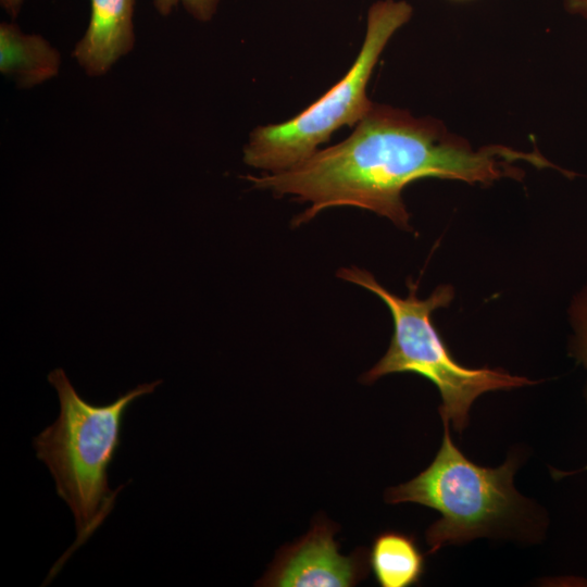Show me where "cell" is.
<instances>
[{
  "label": "cell",
  "mask_w": 587,
  "mask_h": 587,
  "mask_svg": "<svg viewBox=\"0 0 587 587\" xmlns=\"http://www.w3.org/2000/svg\"><path fill=\"white\" fill-rule=\"evenodd\" d=\"M24 1L25 0H0V4L11 18H15L21 12Z\"/></svg>",
  "instance_id": "13"
},
{
  "label": "cell",
  "mask_w": 587,
  "mask_h": 587,
  "mask_svg": "<svg viewBox=\"0 0 587 587\" xmlns=\"http://www.w3.org/2000/svg\"><path fill=\"white\" fill-rule=\"evenodd\" d=\"M413 15L405 0H377L367 10L365 36L348 72L291 118L257 126L243 147V162L262 172L287 171L310 158L342 126L354 127L372 109L367 85L391 37Z\"/></svg>",
  "instance_id": "4"
},
{
  "label": "cell",
  "mask_w": 587,
  "mask_h": 587,
  "mask_svg": "<svg viewBox=\"0 0 587 587\" xmlns=\"http://www.w3.org/2000/svg\"><path fill=\"white\" fill-rule=\"evenodd\" d=\"M570 314L575 332L573 352L587 367V285L575 296Z\"/></svg>",
  "instance_id": "10"
},
{
  "label": "cell",
  "mask_w": 587,
  "mask_h": 587,
  "mask_svg": "<svg viewBox=\"0 0 587 587\" xmlns=\"http://www.w3.org/2000/svg\"><path fill=\"white\" fill-rule=\"evenodd\" d=\"M567 13L587 20V0H563Z\"/></svg>",
  "instance_id": "12"
},
{
  "label": "cell",
  "mask_w": 587,
  "mask_h": 587,
  "mask_svg": "<svg viewBox=\"0 0 587 587\" xmlns=\"http://www.w3.org/2000/svg\"><path fill=\"white\" fill-rule=\"evenodd\" d=\"M452 1H466V0H452Z\"/></svg>",
  "instance_id": "14"
},
{
  "label": "cell",
  "mask_w": 587,
  "mask_h": 587,
  "mask_svg": "<svg viewBox=\"0 0 587 587\" xmlns=\"http://www.w3.org/2000/svg\"><path fill=\"white\" fill-rule=\"evenodd\" d=\"M335 526L316 523L299 541L277 555L260 585L275 587H349L365 574V557L339 553Z\"/></svg>",
  "instance_id": "6"
},
{
  "label": "cell",
  "mask_w": 587,
  "mask_h": 587,
  "mask_svg": "<svg viewBox=\"0 0 587 587\" xmlns=\"http://www.w3.org/2000/svg\"><path fill=\"white\" fill-rule=\"evenodd\" d=\"M48 380L57 390L60 414L33 438V446L52 475L58 496L70 507L76 527V539L50 571L51 578L113 510L124 485L112 489L108 470L121 445L123 417L136 399L152 394L162 380L140 384L104 405L83 399L62 369L51 371Z\"/></svg>",
  "instance_id": "2"
},
{
  "label": "cell",
  "mask_w": 587,
  "mask_h": 587,
  "mask_svg": "<svg viewBox=\"0 0 587 587\" xmlns=\"http://www.w3.org/2000/svg\"><path fill=\"white\" fill-rule=\"evenodd\" d=\"M370 562L383 587L414 585L424 573V555L415 540L398 532H385L375 538Z\"/></svg>",
  "instance_id": "9"
},
{
  "label": "cell",
  "mask_w": 587,
  "mask_h": 587,
  "mask_svg": "<svg viewBox=\"0 0 587 587\" xmlns=\"http://www.w3.org/2000/svg\"><path fill=\"white\" fill-rule=\"evenodd\" d=\"M61 57L42 36L25 34L14 23L0 24V72L21 88H32L59 73Z\"/></svg>",
  "instance_id": "8"
},
{
  "label": "cell",
  "mask_w": 587,
  "mask_h": 587,
  "mask_svg": "<svg viewBox=\"0 0 587 587\" xmlns=\"http://www.w3.org/2000/svg\"><path fill=\"white\" fill-rule=\"evenodd\" d=\"M441 446L428 467L413 479L386 491L389 503L413 502L438 511L441 517L426 532L429 553L487 534L516 509L513 487L516 461L483 467L469 460L453 444L444 421Z\"/></svg>",
  "instance_id": "5"
},
{
  "label": "cell",
  "mask_w": 587,
  "mask_h": 587,
  "mask_svg": "<svg viewBox=\"0 0 587 587\" xmlns=\"http://www.w3.org/2000/svg\"><path fill=\"white\" fill-rule=\"evenodd\" d=\"M221 0H152L157 12L162 16L170 15L177 5L196 21L201 23L210 22L217 12Z\"/></svg>",
  "instance_id": "11"
},
{
  "label": "cell",
  "mask_w": 587,
  "mask_h": 587,
  "mask_svg": "<svg viewBox=\"0 0 587 587\" xmlns=\"http://www.w3.org/2000/svg\"><path fill=\"white\" fill-rule=\"evenodd\" d=\"M137 0H90V18L73 58L89 76H101L135 45Z\"/></svg>",
  "instance_id": "7"
},
{
  "label": "cell",
  "mask_w": 587,
  "mask_h": 587,
  "mask_svg": "<svg viewBox=\"0 0 587 587\" xmlns=\"http://www.w3.org/2000/svg\"><path fill=\"white\" fill-rule=\"evenodd\" d=\"M524 161L553 167L539 152H522L501 145L474 150L460 136L433 117L374 103L342 141L319 149L298 165L280 172L245 178L274 196H291L309 207L292 221L305 224L325 209L355 207L389 218L410 229L403 189L426 177L489 185L510 177L520 179Z\"/></svg>",
  "instance_id": "1"
},
{
  "label": "cell",
  "mask_w": 587,
  "mask_h": 587,
  "mask_svg": "<svg viewBox=\"0 0 587 587\" xmlns=\"http://www.w3.org/2000/svg\"><path fill=\"white\" fill-rule=\"evenodd\" d=\"M337 276L379 297L394 321L389 348L362 376L363 383L371 384L394 373H414L427 378L440 392L442 421L450 422L458 432L467 425L471 405L482 394L535 384L502 370L465 367L453 359L432 320L435 310L448 307L453 299L451 286H438L428 298L420 299L417 286L409 280V294L402 298L357 266L342 267Z\"/></svg>",
  "instance_id": "3"
}]
</instances>
